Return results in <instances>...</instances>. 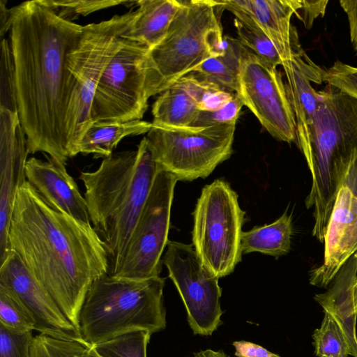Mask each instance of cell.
<instances>
[{
  "label": "cell",
  "instance_id": "cell-1",
  "mask_svg": "<svg viewBox=\"0 0 357 357\" xmlns=\"http://www.w3.org/2000/svg\"><path fill=\"white\" fill-rule=\"evenodd\" d=\"M83 26L59 16L43 0L10 8L9 42L18 114L29 154L45 153L66 166L67 54Z\"/></svg>",
  "mask_w": 357,
  "mask_h": 357
},
{
  "label": "cell",
  "instance_id": "cell-2",
  "mask_svg": "<svg viewBox=\"0 0 357 357\" xmlns=\"http://www.w3.org/2000/svg\"><path fill=\"white\" fill-rule=\"evenodd\" d=\"M9 250L19 256L79 332L86 295L93 282L109 271L106 250L92 225L52 208L26 181L13 206Z\"/></svg>",
  "mask_w": 357,
  "mask_h": 357
},
{
  "label": "cell",
  "instance_id": "cell-3",
  "mask_svg": "<svg viewBox=\"0 0 357 357\" xmlns=\"http://www.w3.org/2000/svg\"><path fill=\"white\" fill-rule=\"evenodd\" d=\"M158 171L144 137L137 150L112 153L95 171L79 173L91 225L107 252L109 275L121 265Z\"/></svg>",
  "mask_w": 357,
  "mask_h": 357
},
{
  "label": "cell",
  "instance_id": "cell-4",
  "mask_svg": "<svg viewBox=\"0 0 357 357\" xmlns=\"http://www.w3.org/2000/svg\"><path fill=\"white\" fill-rule=\"evenodd\" d=\"M318 108L297 146L312 175L305 206L313 208L312 235L324 242L343 178L357 154V99L326 85Z\"/></svg>",
  "mask_w": 357,
  "mask_h": 357
},
{
  "label": "cell",
  "instance_id": "cell-5",
  "mask_svg": "<svg viewBox=\"0 0 357 357\" xmlns=\"http://www.w3.org/2000/svg\"><path fill=\"white\" fill-rule=\"evenodd\" d=\"M165 278L135 280L108 274L90 287L79 314V333L87 346L135 331L151 334L166 328Z\"/></svg>",
  "mask_w": 357,
  "mask_h": 357
},
{
  "label": "cell",
  "instance_id": "cell-6",
  "mask_svg": "<svg viewBox=\"0 0 357 357\" xmlns=\"http://www.w3.org/2000/svg\"><path fill=\"white\" fill-rule=\"evenodd\" d=\"M224 10L221 1L181 0L167 34L146 56L149 99L223 52L220 19Z\"/></svg>",
  "mask_w": 357,
  "mask_h": 357
},
{
  "label": "cell",
  "instance_id": "cell-7",
  "mask_svg": "<svg viewBox=\"0 0 357 357\" xmlns=\"http://www.w3.org/2000/svg\"><path fill=\"white\" fill-rule=\"evenodd\" d=\"M136 11L116 15L107 20L83 26L76 44L67 54V107L65 128L69 158L93 123L91 107L100 77L124 43L122 34L133 23Z\"/></svg>",
  "mask_w": 357,
  "mask_h": 357
},
{
  "label": "cell",
  "instance_id": "cell-8",
  "mask_svg": "<svg viewBox=\"0 0 357 357\" xmlns=\"http://www.w3.org/2000/svg\"><path fill=\"white\" fill-rule=\"evenodd\" d=\"M245 215L226 181L217 179L202 188L193 213L192 245L204 266L218 279L231 274L241 260Z\"/></svg>",
  "mask_w": 357,
  "mask_h": 357
},
{
  "label": "cell",
  "instance_id": "cell-9",
  "mask_svg": "<svg viewBox=\"0 0 357 357\" xmlns=\"http://www.w3.org/2000/svg\"><path fill=\"white\" fill-rule=\"evenodd\" d=\"M236 124L200 129L152 127L146 137L159 169L177 181L206 178L233 153Z\"/></svg>",
  "mask_w": 357,
  "mask_h": 357
},
{
  "label": "cell",
  "instance_id": "cell-10",
  "mask_svg": "<svg viewBox=\"0 0 357 357\" xmlns=\"http://www.w3.org/2000/svg\"><path fill=\"white\" fill-rule=\"evenodd\" d=\"M178 181L158 168L115 277L141 280L160 277L167 245L171 207Z\"/></svg>",
  "mask_w": 357,
  "mask_h": 357
},
{
  "label": "cell",
  "instance_id": "cell-11",
  "mask_svg": "<svg viewBox=\"0 0 357 357\" xmlns=\"http://www.w3.org/2000/svg\"><path fill=\"white\" fill-rule=\"evenodd\" d=\"M149 47L124 39L104 70L91 107L92 121L142 120L148 107L145 59Z\"/></svg>",
  "mask_w": 357,
  "mask_h": 357
},
{
  "label": "cell",
  "instance_id": "cell-12",
  "mask_svg": "<svg viewBox=\"0 0 357 357\" xmlns=\"http://www.w3.org/2000/svg\"><path fill=\"white\" fill-rule=\"evenodd\" d=\"M162 263L184 304L194 335L209 336L222 324V288L202 264L192 245L169 241Z\"/></svg>",
  "mask_w": 357,
  "mask_h": 357
},
{
  "label": "cell",
  "instance_id": "cell-13",
  "mask_svg": "<svg viewBox=\"0 0 357 357\" xmlns=\"http://www.w3.org/2000/svg\"><path fill=\"white\" fill-rule=\"evenodd\" d=\"M236 94L273 137L296 143V119L280 72L246 48Z\"/></svg>",
  "mask_w": 357,
  "mask_h": 357
},
{
  "label": "cell",
  "instance_id": "cell-14",
  "mask_svg": "<svg viewBox=\"0 0 357 357\" xmlns=\"http://www.w3.org/2000/svg\"><path fill=\"white\" fill-rule=\"evenodd\" d=\"M323 264L312 271L311 284L326 287L357 251V154L338 190L324 238Z\"/></svg>",
  "mask_w": 357,
  "mask_h": 357
},
{
  "label": "cell",
  "instance_id": "cell-15",
  "mask_svg": "<svg viewBox=\"0 0 357 357\" xmlns=\"http://www.w3.org/2000/svg\"><path fill=\"white\" fill-rule=\"evenodd\" d=\"M0 265V284L15 291L30 310L36 322L35 331L57 340L86 345L80 333L15 252L9 250Z\"/></svg>",
  "mask_w": 357,
  "mask_h": 357
},
{
  "label": "cell",
  "instance_id": "cell-16",
  "mask_svg": "<svg viewBox=\"0 0 357 357\" xmlns=\"http://www.w3.org/2000/svg\"><path fill=\"white\" fill-rule=\"evenodd\" d=\"M28 154L19 114L0 109V261L8 252L10 220L17 191L26 181Z\"/></svg>",
  "mask_w": 357,
  "mask_h": 357
},
{
  "label": "cell",
  "instance_id": "cell-17",
  "mask_svg": "<svg viewBox=\"0 0 357 357\" xmlns=\"http://www.w3.org/2000/svg\"><path fill=\"white\" fill-rule=\"evenodd\" d=\"M47 160L31 157L25 165L26 181L54 209L91 225L87 203L66 165L48 155Z\"/></svg>",
  "mask_w": 357,
  "mask_h": 357
},
{
  "label": "cell",
  "instance_id": "cell-18",
  "mask_svg": "<svg viewBox=\"0 0 357 357\" xmlns=\"http://www.w3.org/2000/svg\"><path fill=\"white\" fill-rule=\"evenodd\" d=\"M225 9L252 17L274 44L284 61L305 52L291 18L301 7V0H225ZM284 63V62H283Z\"/></svg>",
  "mask_w": 357,
  "mask_h": 357
},
{
  "label": "cell",
  "instance_id": "cell-19",
  "mask_svg": "<svg viewBox=\"0 0 357 357\" xmlns=\"http://www.w3.org/2000/svg\"><path fill=\"white\" fill-rule=\"evenodd\" d=\"M213 86L188 75L181 77L162 91L153 104L152 127L190 128L200 112L198 103L203 93Z\"/></svg>",
  "mask_w": 357,
  "mask_h": 357
},
{
  "label": "cell",
  "instance_id": "cell-20",
  "mask_svg": "<svg viewBox=\"0 0 357 357\" xmlns=\"http://www.w3.org/2000/svg\"><path fill=\"white\" fill-rule=\"evenodd\" d=\"M135 19L121 37L141 43L149 49L165 36L181 6V0H138Z\"/></svg>",
  "mask_w": 357,
  "mask_h": 357
},
{
  "label": "cell",
  "instance_id": "cell-21",
  "mask_svg": "<svg viewBox=\"0 0 357 357\" xmlns=\"http://www.w3.org/2000/svg\"><path fill=\"white\" fill-rule=\"evenodd\" d=\"M245 47L238 39L223 37V52L208 59L188 75L197 80L236 93Z\"/></svg>",
  "mask_w": 357,
  "mask_h": 357
},
{
  "label": "cell",
  "instance_id": "cell-22",
  "mask_svg": "<svg viewBox=\"0 0 357 357\" xmlns=\"http://www.w3.org/2000/svg\"><path fill=\"white\" fill-rule=\"evenodd\" d=\"M152 123L142 120L123 123L93 122L84 134L77 154H93L94 158H107L123 138L148 133Z\"/></svg>",
  "mask_w": 357,
  "mask_h": 357
},
{
  "label": "cell",
  "instance_id": "cell-23",
  "mask_svg": "<svg viewBox=\"0 0 357 357\" xmlns=\"http://www.w3.org/2000/svg\"><path fill=\"white\" fill-rule=\"evenodd\" d=\"M292 233L291 215L286 211L271 224L243 231L241 239L242 254L259 252L275 257L285 255L291 249Z\"/></svg>",
  "mask_w": 357,
  "mask_h": 357
},
{
  "label": "cell",
  "instance_id": "cell-24",
  "mask_svg": "<svg viewBox=\"0 0 357 357\" xmlns=\"http://www.w3.org/2000/svg\"><path fill=\"white\" fill-rule=\"evenodd\" d=\"M324 315L319 328H316L312 337L317 357H349L352 347L343 324L336 314L324 307Z\"/></svg>",
  "mask_w": 357,
  "mask_h": 357
},
{
  "label": "cell",
  "instance_id": "cell-25",
  "mask_svg": "<svg viewBox=\"0 0 357 357\" xmlns=\"http://www.w3.org/2000/svg\"><path fill=\"white\" fill-rule=\"evenodd\" d=\"M234 15V26L238 40L248 50L277 67L284 60L278 50L257 22L250 16L238 11Z\"/></svg>",
  "mask_w": 357,
  "mask_h": 357
},
{
  "label": "cell",
  "instance_id": "cell-26",
  "mask_svg": "<svg viewBox=\"0 0 357 357\" xmlns=\"http://www.w3.org/2000/svg\"><path fill=\"white\" fill-rule=\"evenodd\" d=\"M0 324L15 333L36 330V322L20 298L9 287L0 284Z\"/></svg>",
  "mask_w": 357,
  "mask_h": 357
},
{
  "label": "cell",
  "instance_id": "cell-27",
  "mask_svg": "<svg viewBox=\"0 0 357 357\" xmlns=\"http://www.w3.org/2000/svg\"><path fill=\"white\" fill-rule=\"evenodd\" d=\"M151 333L139 330L92 345L102 357H147Z\"/></svg>",
  "mask_w": 357,
  "mask_h": 357
},
{
  "label": "cell",
  "instance_id": "cell-28",
  "mask_svg": "<svg viewBox=\"0 0 357 357\" xmlns=\"http://www.w3.org/2000/svg\"><path fill=\"white\" fill-rule=\"evenodd\" d=\"M0 109L18 113L15 66L10 42L1 41Z\"/></svg>",
  "mask_w": 357,
  "mask_h": 357
},
{
  "label": "cell",
  "instance_id": "cell-29",
  "mask_svg": "<svg viewBox=\"0 0 357 357\" xmlns=\"http://www.w3.org/2000/svg\"><path fill=\"white\" fill-rule=\"evenodd\" d=\"M61 17L72 21L77 16H86L96 11L135 1L114 0H43Z\"/></svg>",
  "mask_w": 357,
  "mask_h": 357
},
{
  "label": "cell",
  "instance_id": "cell-30",
  "mask_svg": "<svg viewBox=\"0 0 357 357\" xmlns=\"http://www.w3.org/2000/svg\"><path fill=\"white\" fill-rule=\"evenodd\" d=\"M86 347L78 342L61 340L39 334L33 338L31 357H80Z\"/></svg>",
  "mask_w": 357,
  "mask_h": 357
},
{
  "label": "cell",
  "instance_id": "cell-31",
  "mask_svg": "<svg viewBox=\"0 0 357 357\" xmlns=\"http://www.w3.org/2000/svg\"><path fill=\"white\" fill-rule=\"evenodd\" d=\"M243 104L238 95L221 109L213 112L200 111L190 128H204L236 124Z\"/></svg>",
  "mask_w": 357,
  "mask_h": 357
},
{
  "label": "cell",
  "instance_id": "cell-32",
  "mask_svg": "<svg viewBox=\"0 0 357 357\" xmlns=\"http://www.w3.org/2000/svg\"><path fill=\"white\" fill-rule=\"evenodd\" d=\"M323 82L357 99V67L337 61L324 69Z\"/></svg>",
  "mask_w": 357,
  "mask_h": 357
},
{
  "label": "cell",
  "instance_id": "cell-33",
  "mask_svg": "<svg viewBox=\"0 0 357 357\" xmlns=\"http://www.w3.org/2000/svg\"><path fill=\"white\" fill-rule=\"evenodd\" d=\"M32 331L15 333L0 324V357H31Z\"/></svg>",
  "mask_w": 357,
  "mask_h": 357
},
{
  "label": "cell",
  "instance_id": "cell-34",
  "mask_svg": "<svg viewBox=\"0 0 357 357\" xmlns=\"http://www.w3.org/2000/svg\"><path fill=\"white\" fill-rule=\"evenodd\" d=\"M235 94L215 86L211 87L203 93L198 103L199 109L206 112L218 110L230 102Z\"/></svg>",
  "mask_w": 357,
  "mask_h": 357
},
{
  "label": "cell",
  "instance_id": "cell-35",
  "mask_svg": "<svg viewBox=\"0 0 357 357\" xmlns=\"http://www.w3.org/2000/svg\"><path fill=\"white\" fill-rule=\"evenodd\" d=\"M328 1L301 0V7L296 15L303 22L305 27L310 29L314 20L319 16H324Z\"/></svg>",
  "mask_w": 357,
  "mask_h": 357
},
{
  "label": "cell",
  "instance_id": "cell-36",
  "mask_svg": "<svg viewBox=\"0 0 357 357\" xmlns=\"http://www.w3.org/2000/svg\"><path fill=\"white\" fill-rule=\"evenodd\" d=\"M232 345L236 357H281L259 344L245 340L234 341Z\"/></svg>",
  "mask_w": 357,
  "mask_h": 357
},
{
  "label": "cell",
  "instance_id": "cell-37",
  "mask_svg": "<svg viewBox=\"0 0 357 357\" xmlns=\"http://www.w3.org/2000/svg\"><path fill=\"white\" fill-rule=\"evenodd\" d=\"M339 3L347 16L351 43L357 53V0H340Z\"/></svg>",
  "mask_w": 357,
  "mask_h": 357
},
{
  "label": "cell",
  "instance_id": "cell-38",
  "mask_svg": "<svg viewBox=\"0 0 357 357\" xmlns=\"http://www.w3.org/2000/svg\"><path fill=\"white\" fill-rule=\"evenodd\" d=\"M7 1H0V36L1 39L10 31V9L6 7Z\"/></svg>",
  "mask_w": 357,
  "mask_h": 357
},
{
  "label": "cell",
  "instance_id": "cell-39",
  "mask_svg": "<svg viewBox=\"0 0 357 357\" xmlns=\"http://www.w3.org/2000/svg\"><path fill=\"white\" fill-rule=\"evenodd\" d=\"M194 357H230L222 350L215 351L211 349L200 350L193 354Z\"/></svg>",
  "mask_w": 357,
  "mask_h": 357
},
{
  "label": "cell",
  "instance_id": "cell-40",
  "mask_svg": "<svg viewBox=\"0 0 357 357\" xmlns=\"http://www.w3.org/2000/svg\"><path fill=\"white\" fill-rule=\"evenodd\" d=\"M351 305H352V312L355 314H357V278L356 282L352 288L351 294Z\"/></svg>",
  "mask_w": 357,
  "mask_h": 357
},
{
  "label": "cell",
  "instance_id": "cell-41",
  "mask_svg": "<svg viewBox=\"0 0 357 357\" xmlns=\"http://www.w3.org/2000/svg\"><path fill=\"white\" fill-rule=\"evenodd\" d=\"M80 357H102L93 346H87L84 348Z\"/></svg>",
  "mask_w": 357,
  "mask_h": 357
}]
</instances>
